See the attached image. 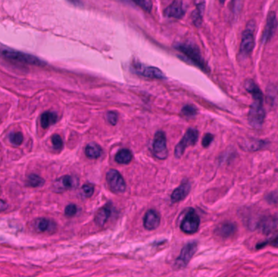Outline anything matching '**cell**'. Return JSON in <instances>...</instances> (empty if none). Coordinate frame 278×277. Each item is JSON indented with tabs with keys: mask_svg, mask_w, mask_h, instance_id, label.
<instances>
[{
	"mask_svg": "<svg viewBox=\"0 0 278 277\" xmlns=\"http://www.w3.org/2000/svg\"><path fill=\"white\" fill-rule=\"evenodd\" d=\"M268 144V141L264 140L250 138H244L240 145L241 148L243 149V151H257L265 148Z\"/></svg>",
	"mask_w": 278,
	"mask_h": 277,
	"instance_id": "16",
	"label": "cell"
},
{
	"mask_svg": "<svg viewBox=\"0 0 278 277\" xmlns=\"http://www.w3.org/2000/svg\"><path fill=\"white\" fill-rule=\"evenodd\" d=\"M153 153L159 159H165L168 156L166 137L163 132L159 131L156 134L153 141Z\"/></svg>",
	"mask_w": 278,
	"mask_h": 277,
	"instance_id": "9",
	"label": "cell"
},
{
	"mask_svg": "<svg viewBox=\"0 0 278 277\" xmlns=\"http://www.w3.org/2000/svg\"><path fill=\"white\" fill-rule=\"evenodd\" d=\"M44 183H45V180L41 177H39V176L36 175V174L29 175V178L27 179V185L30 186V187H40L41 185H44Z\"/></svg>",
	"mask_w": 278,
	"mask_h": 277,
	"instance_id": "26",
	"label": "cell"
},
{
	"mask_svg": "<svg viewBox=\"0 0 278 277\" xmlns=\"http://www.w3.org/2000/svg\"><path fill=\"white\" fill-rule=\"evenodd\" d=\"M58 117L55 112H46L41 115V124L43 129H46L52 124H56Z\"/></svg>",
	"mask_w": 278,
	"mask_h": 277,
	"instance_id": "22",
	"label": "cell"
},
{
	"mask_svg": "<svg viewBox=\"0 0 278 277\" xmlns=\"http://www.w3.org/2000/svg\"><path fill=\"white\" fill-rule=\"evenodd\" d=\"M136 4L139 5L142 9L145 10L146 12H151L152 8V2L151 1H138L135 2Z\"/></svg>",
	"mask_w": 278,
	"mask_h": 277,
	"instance_id": "33",
	"label": "cell"
},
{
	"mask_svg": "<svg viewBox=\"0 0 278 277\" xmlns=\"http://www.w3.org/2000/svg\"><path fill=\"white\" fill-rule=\"evenodd\" d=\"M278 22L276 17L275 12H270L268 14L266 20L265 28L263 29L262 34V42L267 43L270 41L275 34L276 30L278 29Z\"/></svg>",
	"mask_w": 278,
	"mask_h": 277,
	"instance_id": "10",
	"label": "cell"
},
{
	"mask_svg": "<svg viewBox=\"0 0 278 277\" xmlns=\"http://www.w3.org/2000/svg\"><path fill=\"white\" fill-rule=\"evenodd\" d=\"M205 2H199L197 5V9L193 12L192 19L195 25L199 26L202 24V12L204 11Z\"/></svg>",
	"mask_w": 278,
	"mask_h": 277,
	"instance_id": "25",
	"label": "cell"
},
{
	"mask_svg": "<svg viewBox=\"0 0 278 277\" xmlns=\"http://www.w3.org/2000/svg\"><path fill=\"white\" fill-rule=\"evenodd\" d=\"M181 113H182L183 116H185V117H194V116L197 114V110H196V108H195L194 106L186 105V106L183 107L182 110H181Z\"/></svg>",
	"mask_w": 278,
	"mask_h": 277,
	"instance_id": "28",
	"label": "cell"
},
{
	"mask_svg": "<svg viewBox=\"0 0 278 277\" xmlns=\"http://www.w3.org/2000/svg\"><path fill=\"white\" fill-rule=\"evenodd\" d=\"M266 246H271L274 247V248H278V235L273 239H270V240H268V241H263L261 243H258L256 246V249H262Z\"/></svg>",
	"mask_w": 278,
	"mask_h": 277,
	"instance_id": "27",
	"label": "cell"
},
{
	"mask_svg": "<svg viewBox=\"0 0 278 277\" xmlns=\"http://www.w3.org/2000/svg\"><path fill=\"white\" fill-rule=\"evenodd\" d=\"M213 138H213V135H212V134H206L203 139H202V146H204V147H207L211 144V142L213 141Z\"/></svg>",
	"mask_w": 278,
	"mask_h": 277,
	"instance_id": "36",
	"label": "cell"
},
{
	"mask_svg": "<svg viewBox=\"0 0 278 277\" xmlns=\"http://www.w3.org/2000/svg\"><path fill=\"white\" fill-rule=\"evenodd\" d=\"M248 112L249 124L255 129H260L265 119L266 112L263 107V95L253 98Z\"/></svg>",
	"mask_w": 278,
	"mask_h": 277,
	"instance_id": "1",
	"label": "cell"
},
{
	"mask_svg": "<svg viewBox=\"0 0 278 277\" xmlns=\"http://www.w3.org/2000/svg\"><path fill=\"white\" fill-rule=\"evenodd\" d=\"M134 67H135V71L137 73L146 78H156V79H163L165 78V75L163 74V72L155 67H146V66L145 67L141 63L134 65Z\"/></svg>",
	"mask_w": 278,
	"mask_h": 277,
	"instance_id": "14",
	"label": "cell"
},
{
	"mask_svg": "<svg viewBox=\"0 0 278 277\" xmlns=\"http://www.w3.org/2000/svg\"><path fill=\"white\" fill-rule=\"evenodd\" d=\"M266 200L271 204L278 203V192L270 193L269 195H267Z\"/></svg>",
	"mask_w": 278,
	"mask_h": 277,
	"instance_id": "35",
	"label": "cell"
},
{
	"mask_svg": "<svg viewBox=\"0 0 278 277\" xmlns=\"http://www.w3.org/2000/svg\"><path fill=\"white\" fill-rule=\"evenodd\" d=\"M278 225V217L273 216H261L256 225V229H258L262 234L267 235L272 233L273 230H275Z\"/></svg>",
	"mask_w": 278,
	"mask_h": 277,
	"instance_id": "12",
	"label": "cell"
},
{
	"mask_svg": "<svg viewBox=\"0 0 278 277\" xmlns=\"http://www.w3.org/2000/svg\"><path fill=\"white\" fill-rule=\"evenodd\" d=\"M200 219L195 210L190 209L180 223V229L186 234H194L199 230Z\"/></svg>",
	"mask_w": 278,
	"mask_h": 277,
	"instance_id": "6",
	"label": "cell"
},
{
	"mask_svg": "<svg viewBox=\"0 0 278 277\" xmlns=\"http://www.w3.org/2000/svg\"><path fill=\"white\" fill-rule=\"evenodd\" d=\"M78 185V178L73 176H63L54 182L53 190L56 193L64 192L66 190L74 189Z\"/></svg>",
	"mask_w": 278,
	"mask_h": 277,
	"instance_id": "11",
	"label": "cell"
},
{
	"mask_svg": "<svg viewBox=\"0 0 278 277\" xmlns=\"http://www.w3.org/2000/svg\"><path fill=\"white\" fill-rule=\"evenodd\" d=\"M266 100L271 107H277L278 105V89L273 85H268L267 88Z\"/></svg>",
	"mask_w": 278,
	"mask_h": 277,
	"instance_id": "21",
	"label": "cell"
},
{
	"mask_svg": "<svg viewBox=\"0 0 278 277\" xmlns=\"http://www.w3.org/2000/svg\"><path fill=\"white\" fill-rule=\"evenodd\" d=\"M176 48L179 50L180 52H182L187 58L192 61L193 63L199 66L200 68H202V70H209L207 63H205V61L202 58L197 46L192 44H179L176 46Z\"/></svg>",
	"mask_w": 278,
	"mask_h": 277,
	"instance_id": "4",
	"label": "cell"
},
{
	"mask_svg": "<svg viewBox=\"0 0 278 277\" xmlns=\"http://www.w3.org/2000/svg\"><path fill=\"white\" fill-rule=\"evenodd\" d=\"M77 212H78V207L75 204L68 205L64 210V214L68 217H74Z\"/></svg>",
	"mask_w": 278,
	"mask_h": 277,
	"instance_id": "32",
	"label": "cell"
},
{
	"mask_svg": "<svg viewBox=\"0 0 278 277\" xmlns=\"http://www.w3.org/2000/svg\"><path fill=\"white\" fill-rule=\"evenodd\" d=\"M10 141L12 144L19 146L23 141V135L20 132H16L10 135Z\"/></svg>",
	"mask_w": 278,
	"mask_h": 277,
	"instance_id": "29",
	"label": "cell"
},
{
	"mask_svg": "<svg viewBox=\"0 0 278 277\" xmlns=\"http://www.w3.org/2000/svg\"><path fill=\"white\" fill-rule=\"evenodd\" d=\"M160 224V217L155 210H149L144 217L143 224L146 230H155Z\"/></svg>",
	"mask_w": 278,
	"mask_h": 277,
	"instance_id": "15",
	"label": "cell"
},
{
	"mask_svg": "<svg viewBox=\"0 0 278 277\" xmlns=\"http://www.w3.org/2000/svg\"><path fill=\"white\" fill-rule=\"evenodd\" d=\"M107 119L110 124L115 125V124H117V120H118V116L114 112H107Z\"/></svg>",
	"mask_w": 278,
	"mask_h": 277,
	"instance_id": "34",
	"label": "cell"
},
{
	"mask_svg": "<svg viewBox=\"0 0 278 277\" xmlns=\"http://www.w3.org/2000/svg\"><path fill=\"white\" fill-rule=\"evenodd\" d=\"M7 208V204L4 201L0 200V212H3Z\"/></svg>",
	"mask_w": 278,
	"mask_h": 277,
	"instance_id": "37",
	"label": "cell"
},
{
	"mask_svg": "<svg viewBox=\"0 0 278 277\" xmlns=\"http://www.w3.org/2000/svg\"><path fill=\"white\" fill-rule=\"evenodd\" d=\"M51 141H52V144H53L54 148L56 150H61L63 148V140L61 138L60 135H57V134H55L52 138H51Z\"/></svg>",
	"mask_w": 278,
	"mask_h": 277,
	"instance_id": "31",
	"label": "cell"
},
{
	"mask_svg": "<svg viewBox=\"0 0 278 277\" xmlns=\"http://www.w3.org/2000/svg\"><path fill=\"white\" fill-rule=\"evenodd\" d=\"M132 158L133 156H132L131 152L129 150L123 149L117 154L115 160L120 164H126L131 162Z\"/></svg>",
	"mask_w": 278,
	"mask_h": 277,
	"instance_id": "24",
	"label": "cell"
},
{
	"mask_svg": "<svg viewBox=\"0 0 278 277\" xmlns=\"http://www.w3.org/2000/svg\"><path fill=\"white\" fill-rule=\"evenodd\" d=\"M112 209L109 204H106L103 207H101L95 214V224L102 226L107 221V219L111 217Z\"/></svg>",
	"mask_w": 278,
	"mask_h": 277,
	"instance_id": "20",
	"label": "cell"
},
{
	"mask_svg": "<svg viewBox=\"0 0 278 277\" xmlns=\"http://www.w3.org/2000/svg\"><path fill=\"white\" fill-rule=\"evenodd\" d=\"M190 189H191L190 183L188 180H184L181 183V185L177 188L171 195V202L176 203V202H179L185 199L186 196L189 195Z\"/></svg>",
	"mask_w": 278,
	"mask_h": 277,
	"instance_id": "17",
	"label": "cell"
},
{
	"mask_svg": "<svg viewBox=\"0 0 278 277\" xmlns=\"http://www.w3.org/2000/svg\"><path fill=\"white\" fill-rule=\"evenodd\" d=\"M34 227L35 230L39 233H46V232L54 231L56 229V224L46 218H39L35 219Z\"/></svg>",
	"mask_w": 278,
	"mask_h": 277,
	"instance_id": "19",
	"label": "cell"
},
{
	"mask_svg": "<svg viewBox=\"0 0 278 277\" xmlns=\"http://www.w3.org/2000/svg\"><path fill=\"white\" fill-rule=\"evenodd\" d=\"M198 248V244L196 241H192L186 244L180 251V256L176 259L174 263V268L177 270H180L185 268L190 263L193 256H195Z\"/></svg>",
	"mask_w": 278,
	"mask_h": 277,
	"instance_id": "5",
	"label": "cell"
},
{
	"mask_svg": "<svg viewBox=\"0 0 278 277\" xmlns=\"http://www.w3.org/2000/svg\"><path fill=\"white\" fill-rule=\"evenodd\" d=\"M199 138V132L195 129H189L185 133L183 138L177 145L175 148V156L180 158L185 152L188 146H194L197 142Z\"/></svg>",
	"mask_w": 278,
	"mask_h": 277,
	"instance_id": "8",
	"label": "cell"
},
{
	"mask_svg": "<svg viewBox=\"0 0 278 277\" xmlns=\"http://www.w3.org/2000/svg\"><path fill=\"white\" fill-rule=\"evenodd\" d=\"M85 156L89 158H98L102 156V151L99 145L95 143H90L85 147Z\"/></svg>",
	"mask_w": 278,
	"mask_h": 277,
	"instance_id": "23",
	"label": "cell"
},
{
	"mask_svg": "<svg viewBox=\"0 0 278 277\" xmlns=\"http://www.w3.org/2000/svg\"><path fill=\"white\" fill-rule=\"evenodd\" d=\"M255 30H256V22L254 20L249 21L246 29L241 34V41L239 50V54L241 58H248L253 51L255 46Z\"/></svg>",
	"mask_w": 278,
	"mask_h": 277,
	"instance_id": "2",
	"label": "cell"
},
{
	"mask_svg": "<svg viewBox=\"0 0 278 277\" xmlns=\"http://www.w3.org/2000/svg\"><path fill=\"white\" fill-rule=\"evenodd\" d=\"M110 190L115 194H122L126 190V183L118 171L111 169L106 176Z\"/></svg>",
	"mask_w": 278,
	"mask_h": 277,
	"instance_id": "7",
	"label": "cell"
},
{
	"mask_svg": "<svg viewBox=\"0 0 278 277\" xmlns=\"http://www.w3.org/2000/svg\"><path fill=\"white\" fill-rule=\"evenodd\" d=\"M0 56L11 60L17 61L20 63H28V64H34V65L41 66L44 64L43 61L37 58L35 56H31L29 54L22 53L20 51H15L12 49L8 48L0 44Z\"/></svg>",
	"mask_w": 278,
	"mask_h": 277,
	"instance_id": "3",
	"label": "cell"
},
{
	"mask_svg": "<svg viewBox=\"0 0 278 277\" xmlns=\"http://www.w3.org/2000/svg\"><path fill=\"white\" fill-rule=\"evenodd\" d=\"M237 232V225L231 221H224L219 224L215 229L216 236L219 238L227 239L234 236Z\"/></svg>",
	"mask_w": 278,
	"mask_h": 277,
	"instance_id": "13",
	"label": "cell"
},
{
	"mask_svg": "<svg viewBox=\"0 0 278 277\" xmlns=\"http://www.w3.org/2000/svg\"><path fill=\"white\" fill-rule=\"evenodd\" d=\"M82 190L83 195H85V197L90 198L94 195V191H95V186L92 184H85L81 188Z\"/></svg>",
	"mask_w": 278,
	"mask_h": 277,
	"instance_id": "30",
	"label": "cell"
},
{
	"mask_svg": "<svg viewBox=\"0 0 278 277\" xmlns=\"http://www.w3.org/2000/svg\"><path fill=\"white\" fill-rule=\"evenodd\" d=\"M185 14V10L182 7V2L174 1L164 11V16L176 19H180Z\"/></svg>",
	"mask_w": 278,
	"mask_h": 277,
	"instance_id": "18",
	"label": "cell"
}]
</instances>
